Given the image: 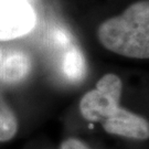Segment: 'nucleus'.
Returning a JSON list of instances; mask_svg holds the SVG:
<instances>
[{
  "label": "nucleus",
  "mask_w": 149,
  "mask_h": 149,
  "mask_svg": "<svg viewBox=\"0 0 149 149\" xmlns=\"http://www.w3.org/2000/svg\"><path fill=\"white\" fill-rule=\"evenodd\" d=\"M123 82L108 73L97 81L94 90L86 92L80 101V112L86 120L100 123L107 134L135 140L149 139V122L119 106Z\"/></svg>",
  "instance_id": "1"
},
{
  "label": "nucleus",
  "mask_w": 149,
  "mask_h": 149,
  "mask_svg": "<svg viewBox=\"0 0 149 149\" xmlns=\"http://www.w3.org/2000/svg\"><path fill=\"white\" fill-rule=\"evenodd\" d=\"M98 41L113 53L132 59H149V0H139L119 16L103 21Z\"/></svg>",
  "instance_id": "2"
},
{
  "label": "nucleus",
  "mask_w": 149,
  "mask_h": 149,
  "mask_svg": "<svg viewBox=\"0 0 149 149\" xmlns=\"http://www.w3.org/2000/svg\"><path fill=\"white\" fill-rule=\"evenodd\" d=\"M34 9L24 0H7L0 5V41L22 37L36 26Z\"/></svg>",
  "instance_id": "3"
},
{
  "label": "nucleus",
  "mask_w": 149,
  "mask_h": 149,
  "mask_svg": "<svg viewBox=\"0 0 149 149\" xmlns=\"http://www.w3.org/2000/svg\"><path fill=\"white\" fill-rule=\"evenodd\" d=\"M30 60L21 52L9 54L0 64V80L13 83L22 80L30 71Z\"/></svg>",
  "instance_id": "4"
},
{
  "label": "nucleus",
  "mask_w": 149,
  "mask_h": 149,
  "mask_svg": "<svg viewBox=\"0 0 149 149\" xmlns=\"http://www.w3.org/2000/svg\"><path fill=\"white\" fill-rule=\"evenodd\" d=\"M19 123L16 113L0 94V143H7L18 133Z\"/></svg>",
  "instance_id": "5"
},
{
  "label": "nucleus",
  "mask_w": 149,
  "mask_h": 149,
  "mask_svg": "<svg viewBox=\"0 0 149 149\" xmlns=\"http://www.w3.org/2000/svg\"><path fill=\"white\" fill-rule=\"evenodd\" d=\"M60 149H92L87 145L77 138L65 139L60 146Z\"/></svg>",
  "instance_id": "6"
}]
</instances>
